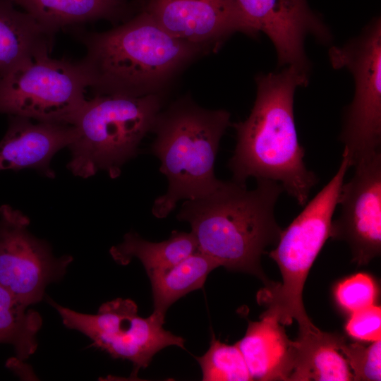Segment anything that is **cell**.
<instances>
[{
    "label": "cell",
    "instance_id": "603a6c76",
    "mask_svg": "<svg viewBox=\"0 0 381 381\" xmlns=\"http://www.w3.org/2000/svg\"><path fill=\"white\" fill-rule=\"evenodd\" d=\"M379 289L374 278L365 273H358L339 282L334 290V296L339 307L352 314L375 305Z\"/></svg>",
    "mask_w": 381,
    "mask_h": 381
},
{
    "label": "cell",
    "instance_id": "9a60e30c",
    "mask_svg": "<svg viewBox=\"0 0 381 381\" xmlns=\"http://www.w3.org/2000/svg\"><path fill=\"white\" fill-rule=\"evenodd\" d=\"M249 321L244 337L236 344L241 352L252 380H289L296 354L295 341L272 315L262 314Z\"/></svg>",
    "mask_w": 381,
    "mask_h": 381
},
{
    "label": "cell",
    "instance_id": "52a82bcc",
    "mask_svg": "<svg viewBox=\"0 0 381 381\" xmlns=\"http://www.w3.org/2000/svg\"><path fill=\"white\" fill-rule=\"evenodd\" d=\"M87 88L78 61L43 54L0 74V113L73 125Z\"/></svg>",
    "mask_w": 381,
    "mask_h": 381
},
{
    "label": "cell",
    "instance_id": "5bb4252c",
    "mask_svg": "<svg viewBox=\"0 0 381 381\" xmlns=\"http://www.w3.org/2000/svg\"><path fill=\"white\" fill-rule=\"evenodd\" d=\"M75 137L73 125L33 122L29 118L8 116V128L0 141V171L31 169L54 179L52 157Z\"/></svg>",
    "mask_w": 381,
    "mask_h": 381
},
{
    "label": "cell",
    "instance_id": "8992f818",
    "mask_svg": "<svg viewBox=\"0 0 381 381\" xmlns=\"http://www.w3.org/2000/svg\"><path fill=\"white\" fill-rule=\"evenodd\" d=\"M162 103V93L94 95L87 99L73 125L76 137L68 147L71 155L68 169L84 179L100 170L118 177L151 132Z\"/></svg>",
    "mask_w": 381,
    "mask_h": 381
},
{
    "label": "cell",
    "instance_id": "7c38bea8",
    "mask_svg": "<svg viewBox=\"0 0 381 381\" xmlns=\"http://www.w3.org/2000/svg\"><path fill=\"white\" fill-rule=\"evenodd\" d=\"M248 23L259 35L265 34L277 54V66H293L310 74L306 38L329 44L332 34L307 0H236Z\"/></svg>",
    "mask_w": 381,
    "mask_h": 381
},
{
    "label": "cell",
    "instance_id": "277c9868",
    "mask_svg": "<svg viewBox=\"0 0 381 381\" xmlns=\"http://www.w3.org/2000/svg\"><path fill=\"white\" fill-rule=\"evenodd\" d=\"M230 118L226 110L203 108L188 97L161 109L151 131V152L160 161L168 188L153 203L155 217L164 218L179 200L202 198L219 186L214 163Z\"/></svg>",
    "mask_w": 381,
    "mask_h": 381
},
{
    "label": "cell",
    "instance_id": "2e32d148",
    "mask_svg": "<svg viewBox=\"0 0 381 381\" xmlns=\"http://www.w3.org/2000/svg\"><path fill=\"white\" fill-rule=\"evenodd\" d=\"M40 24L56 33L99 20L123 23L136 13L129 0H12Z\"/></svg>",
    "mask_w": 381,
    "mask_h": 381
},
{
    "label": "cell",
    "instance_id": "ba28073f",
    "mask_svg": "<svg viewBox=\"0 0 381 381\" xmlns=\"http://www.w3.org/2000/svg\"><path fill=\"white\" fill-rule=\"evenodd\" d=\"M328 57L334 69H347L354 80V95L346 108L339 135L351 167L380 151V18H373L345 44L331 47Z\"/></svg>",
    "mask_w": 381,
    "mask_h": 381
},
{
    "label": "cell",
    "instance_id": "8fae6325",
    "mask_svg": "<svg viewBox=\"0 0 381 381\" xmlns=\"http://www.w3.org/2000/svg\"><path fill=\"white\" fill-rule=\"evenodd\" d=\"M353 167L341 188V213L332 220L330 237L346 242L353 262L363 266L381 252V151Z\"/></svg>",
    "mask_w": 381,
    "mask_h": 381
},
{
    "label": "cell",
    "instance_id": "d4e9b609",
    "mask_svg": "<svg viewBox=\"0 0 381 381\" xmlns=\"http://www.w3.org/2000/svg\"><path fill=\"white\" fill-rule=\"evenodd\" d=\"M345 330L350 337L358 340L375 341L380 339V306L373 305L351 314Z\"/></svg>",
    "mask_w": 381,
    "mask_h": 381
},
{
    "label": "cell",
    "instance_id": "5b68a950",
    "mask_svg": "<svg viewBox=\"0 0 381 381\" xmlns=\"http://www.w3.org/2000/svg\"><path fill=\"white\" fill-rule=\"evenodd\" d=\"M349 167L348 157L343 151L334 176L282 230L277 247L269 253L279 268L282 282L265 286L258 293V301L267 307L263 314L275 317L282 325L296 320L299 334L318 328L306 312L303 290L314 261L330 237L332 217Z\"/></svg>",
    "mask_w": 381,
    "mask_h": 381
},
{
    "label": "cell",
    "instance_id": "44dd1931",
    "mask_svg": "<svg viewBox=\"0 0 381 381\" xmlns=\"http://www.w3.org/2000/svg\"><path fill=\"white\" fill-rule=\"evenodd\" d=\"M28 307L0 285V343L12 344L20 361L35 352L42 325L41 315Z\"/></svg>",
    "mask_w": 381,
    "mask_h": 381
},
{
    "label": "cell",
    "instance_id": "6da1fadb",
    "mask_svg": "<svg viewBox=\"0 0 381 381\" xmlns=\"http://www.w3.org/2000/svg\"><path fill=\"white\" fill-rule=\"evenodd\" d=\"M85 49L78 61L94 95L141 97L162 93L181 71L210 52L167 32L139 11L113 28H68Z\"/></svg>",
    "mask_w": 381,
    "mask_h": 381
},
{
    "label": "cell",
    "instance_id": "7402d4cb",
    "mask_svg": "<svg viewBox=\"0 0 381 381\" xmlns=\"http://www.w3.org/2000/svg\"><path fill=\"white\" fill-rule=\"evenodd\" d=\"M196 358L201 368L203 381L252 380L243 355L236 344L229 345L212 337L207 352Z\"/></svg>",
    "mask_w": 381,
    "mask_h": 381
},
{
    "label": "cell",
    "instance_id": "30bf717a",
    "mask_svg": "<svg viewBox=\"0 0 381 381\" xmlns=\"http://www.w3.org/2000/svg\"><path fill=\"white\" fill-rule=\"evenodd\" d=\"M29 218L9 205L0 207V285L27 306L65 274L73 258H55L49 245L28 230Z\"/></svg>",
    "mask_w": 381,
    "mask_h": 381
},
{
    "label": "cell",
    "instance_id": "7a4b0ae2",
    "mask_svg": "<svg viewBox=\"0 0 381 381\" xmlns=\"http://www.w3.org/2000/svg\"><path fill=\"white\" fill-rule=\"evenodd\" d=\"M255 81L256 97L248 117L231 125L236 133L228 163L232 180L245 183L249 177L275 181L303 206L319 181L305 164L294 119L295 92L308 85L309 74L286 66L259 73Z\"/></svg>",
    "mask_w": 381,
    "mask_h": 381
},
{
    "label": "cell",
    "instance_id": "9c48e42d",
    "mask_svg": "<svg viewBox=\"0 0 381 381\" xmlns=\"http://www.w3.org/2000/svg\"><path fill=\"white\" fill-rule=\"evenodd\" d=\"M49 303L59 313L64 325L89 337L92 345L114 358L127 359L133 364L131 376L148 366L162 349L177 346L184 349L183 338L163 328L165 315L153 311L147 318L138 315V307L130 299L117 298L102 304L95 315L80 313Z\"/></svg>",
    "mask_w": 381,
    "mask_h": 381
},
{
    "label": "cell",
    "instance_id": "cb8c5ba5",
    "mask_svg": "<svg viewBox=\"0 0 381 381\" xmlns=\"http://www.w3.org/2000/svg\"><path fill=\"white\" fill-rule=\"evenodd\" d=\"M339 351L352 370L353 380L380 381L381 339L372 341L368 346L357 342L347 343L344 339Z\"/></svg>",
    "mask_w": 381,
    "mask_h": 381
},
{
    "label": "cell",
    "instance_id": "ac0fdd59",
    "mask_svg": "<svg viewBox=\"0 0 381 381\" xmlns=\"http://www.w3.org/2000/svg\"><path fill=\"white\" fill-rule=\"evenodd\" d=\"M345 339L338 333L318 328L298 334L295 341L294 369L289 381H349L353 375L339 346Z\"/></svg>",
    "mask_w": 381,
    "mask_h": 381
},
{
    "label": "cell",
    "instance_id": "4fadbf2b",
    "mask_svg": "<svg viewBox=\"0 0 381 381\" xmlns=\"http://www.w3.org/2000/svg\"><path fill=\"white\" fill-rule=\"evenodd\" d=\"M136 4L139 11L147 13L172 36L210 52L237 32L259 36L236 0H139Z\"/></svg>",
    "mask_w": 381,
    "mask_h": 381
},
{
    "label": "cell",
    "instance_id": "3957f363",
    "mask_svg": "<svg viewBox=\"0 0 381 381\" xmlns=\"http://www.w3.org/2000/svg\"><path fill=\"white\" fill-rule=\"evenodd\" d=\"M256 181L253 190L245 183L222 181L208 195L186 200L176 217L190 224L198 250L218 267L250 274L267 286L272 282L260 260L267 247L277 244L282 230L274 207L284 189L275 181Z\"/></svg>",
    "mask_w": 381,
    "mask_h": 381
},
{
    "label": "cell",
    "instance_id": "e0dca14e",
    "mask_svg": "<svg viewBox=\"0 0 381 381\" xmlns=\"http://www.w3.org/2000/svg\"><path fill=\"white\" fill-rule=\"evenodd\" d=\"M12 0H0V74L39 55L50 54L56 33Z\"/></svg>",
    "mask_w": 381,
    "mask_h": 381
},
{
    "label": "cell",
    "instance_id": "d6986e66",
    "mask_svg": "<svg viewBox=\"0 0 381 381\" xmlns=\"http://www.w3.org/2000/svg\"><path fill=\"white\" fill-rule=\"evenodd\" d=\"M198 251L197 242L191 232L173 231L170 237L161 242H151L138 234H126L123 241L109 250L112 258L119 264L128 265L133 258L138 259L147 274L167 269Z\"/></svg>",
    "mask_w": 381,
    "mask_h": 381
},
{
    "label": "cell",
    "instance_id": "ffe728a7",
    "mask_svg": "<svg viewBox=\"0 0 381 381\" xmlns=\"http://www.w3.org/2000/svg\"><path fill=\"white\" fill-rule=\"evenodd\" d=\"M217 267L214 261L198 250L172 267L147 274L154 311L165 315L175 301L202 288L208 274Z\"/></svg>",
    "mask_w": 381,
    "mask_h": 381
}]
</instances>
